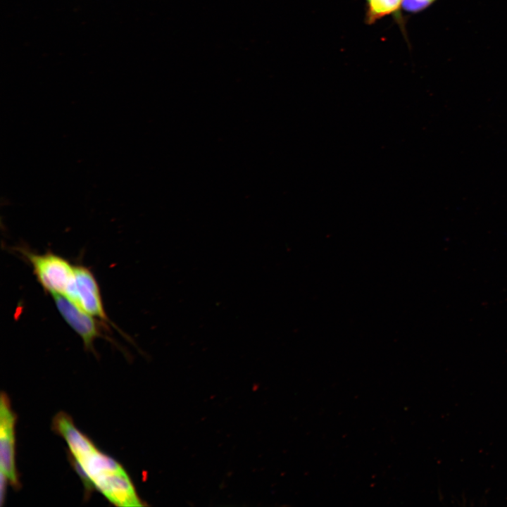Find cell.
<instances>
[{
    "instance_id": "cell-1",
    "label": "cell",
    "mask_w": 507,
    "mask_h": 507,
    "mask_svg": "<svg viewBox=\"0 0 507 507\" xmlns=\"http://www.w3.org/2000/svg\"><path fill=\"white\" fill-rule=\"evenodd\" d=\"M52 430L65 442L75 469L86 487L94 488L109 502L120 507L142 506L134 485L125 468L99 450L64 412L52 420Z\"/></svg>"
},
{
    "instance_id": "cell-2",
    "label": "cell",
    "mask_w": 507,
    "mask_h": 507,
    "mask_svg": "<svg viewBox=\"0 0 507 507\" xmlns=\"http://www.w3.org/2000/svg\"><path fill=\"white\" fill-rule=\"evenodd\" d=\"M18 250L28 261L46 292L67 295L75 282V265L51 251L39 254L23 247Z\"/></svg>"
},
{
    "instance_id": "cell-3",
    "label": "cell",
    "mask_w": 507,
    "mask_h": 507,
    "mask_svg": "<svg viewBox=\"0 0 507 507\" xmlns=\"http://www.w3.org/2000/svg\"><path fill=\"white\" fill-rule=\"evenodd\" d=\"M17 416L6 392L0 399V473L9 484L18 489L21 484L15 464V424Z\"/></svg>"
},
{
    "instance_id": "cell-4",
    "label": "cell",
    "mask_w": 507,
    "mask_h": 507,
    "mask_svg": "<svg viewBox=\"0 0 507 507\" xmlns=\"http://www.w3.org/2000/svg\"><path fill=\"white\" fill-rule=\"evenodd\" d=\"M65 296L104 324H110L118 330L105 312L99 284L88 268L81 265H75L74 284Z\"/></svg>"
},
{
    "instance_id": "cell-5",
    "label": "cell",
    "mask_w": 507,
    "mask_h": 507,
    "mask_svg": "<svg viewBox=\"0 0 507 507\" xmlns=\"http://www.w3.org/2000/svg\"><path fill=\"white\" fill-rule=\"evenodd\" d=\"M58 311L65 323L82 339L87 350L95 353L94 349V341L102 337L101 325H106L101 320H95L78 307L68 297L61 294H51Z\"/></svg>"
},
{
    "instance_id": "cell-6",
    "label": "cell",
    "mask_w": 507,
    "mask_h": 507,
    "mask_svg": "<svg viewBox=\"0 0 507 507\" xmlns=\"http://www.w3.org/2000/svg\"><path fill=\"white\" fill-rule=\"evenodd\" d=\"M403 0H365V23L373 25L380 19L392 15L399 23L401 30H404V21L401 13Z\"/></svg>"
},
{
    "instance_id": "cell-7",
    "label": "cell",
    "mask_w": 507,
    "mask_h": 507,
    "mask_svg": "<svg viewBox=\"0 0 507 507\" xmlns=\"http://www.w3.org/2000/svg\"><path fill=\"white\" fill-rule=\"evenodd\" d=\"M436 0H403L402 8L410 13H417L424 11Z\"/></svg>"
},
{
    "instance_id": "cell-8",
    "label": "cell",
    "mask_w": 507,
    "mask_h": 507,
    "mask_svg": "<svg viewBox=\"0 0 507 507\" xmlns=\"http://www.w3.org/2000/svg\"><path fill=\"white\" fill-rule=\"evenodd\" d=\"M9 484L8 479L0 473V503L3 506L6 496V487Z\"/></svg>"
}]
</instances>
